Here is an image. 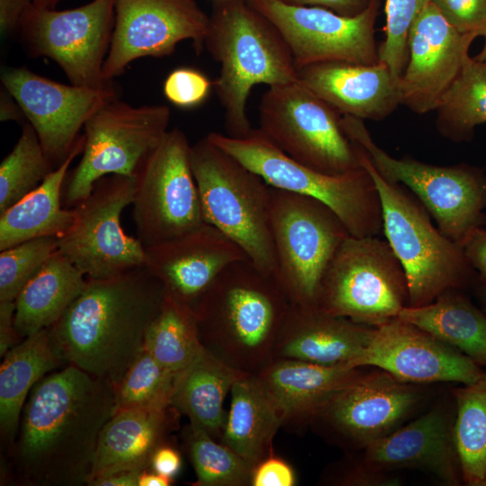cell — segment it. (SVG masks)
<instances>
[{"instance_id": "obj_1", "label": "cell", "mask_w": 486, "mask_h": 486, "mask_svg": "<svg viewBox=\"0 0 486 486\" xmlns=\"http://www.w3.org/2000/svg\"><path fill=\"white\" fill-rule=\"evenodd\" d=\"M115 412L114 387L74 365L43 377L23 407L14 445L26 485L87 484L101 432Z\"/></svg>"}, {"instance_id": "obj_2", "label": "cell", "mask_w": 486, "mask_h": 486, "mask_svg": "<svg viewBox=\"0 0 486 486\" xmlns=\"http://www.w3.org/2000/svg\"><path fill=\"white\" fill-rule=\"evenodd\" d=\"M166 292L146 266L85 289L49 330L64 362L115 387L143 350Z\"/></svg>"}, {"instance_id": "obj_3", "label": "cell", "mask_w": 486, "mask_h": 486, "mask_svg": "<svg viewBox=\"0 0 486 486\" xmlns=\"http://www.w3.org/2000/svg\"><path fill=\"white\" fill-rule=\"evenodd\" d=\"M293 305L275 275L244 258L220 272L194 311L204 348L237 370L257 374L274 359Z\"/></svg>"}, {"instance_id": "obj_4", "label": "cell", "mask_w": 486, "mask_h": 486, "mask_svg": "<svg viewBox=\"0 0 486 486\" xmlns=\"http://www.w3.org/2000/svg\"><path fill=\"white\" fill-rule=\"evenodd\" d=\"M204 47L220 64L213 87L228 136L253 130L247 102L254 86L298 81L291 50L275 26L247 0H214Z\"/></svg>"}, {"instance_id": "obj_5", "label": "cell", "mask_w": 486, "mask_h": 486, "mask_svg": "<svg viewBox=\"0 0 486 486\" xmlns=\"http://www.w3.org/2000/svg\"><path fill=\"white\" fill-rule=\"evenodd\" d=\"M356 148L361 166L369 172L378 191L382 233L407 277L408 306H423L447 291L468 286L474 276L473 268L462 245L435 227L430 214L406 187L383 179Z\"/></svg>"}, {"instance_id": "obj_6", "label": "cell", "mask_w": 486, "mask_h": 486, "mask_svg": "<svg viewBox=\"0 0 486 486\" xmlns=\"http://www.w3.org/2000/svg\"><path fill=\"white\" fill-rule=\"evenodd\" d=\"M190 161L203 218L235 242L263 272L276 275L270 225V185L206 136Z\"/></svg>"}, {"instance_id": "obj_7", "label": "cell", "mask_w": 486, "mask_h": 486, "mask_svg": "<svg viewBox=\"0 0 486 486\" xmlns=\"http://www.w3.org/2000/svg\"><path fill=\"white\" fill-rule=\"evenodd\" d=\"M206 137L270 186L310 196L328 205L350 235L373 237L382 233L380 197L374 181L364 166L341 175L322 173L287 156L259 129H253L245 138L217 132Z\"/></svg>"}, {"instance_id": "obj_8", "label": "cell", "mask_w": 486, "mask_h": 486, "mask_svg": "<svg viewBox=\"0 0 486 486\" xmlns=\"http://www.w3.org/2000/svg\"><path fill=\"white\" fill-rule=\"evenodd\" d=\"M341 127L386 181L409 189L436 220L459 243L482 225L486 210V173L467 164L441 166L410 158H396L373 140L364 121L347 114Z\"/></svg>"}, {"instance_id": "obj_9", "label": "cell", "mask_w": 486, "mask_h": 486, "mask_svg": "<svg viewBox=\"0 0 486 486\" xmlns=\"http://www.w3.org/2000/svg\"><path fill=\"white\" fill-rule=\"evenodd\" d=\"M408 305L407 277L388 241L349 235L324 274L315 309L378 327Z\"/></svg>"}, {"instance_id": "obj_10", "label": "cell", "mask_w": 486, "mask_h": 486, "mask_svg": "<svg viewBox=\"0 0 486 486\" xmlns=\"http://www.w3.org/2000/svg\"><path fill=\"white\" fill-rule=\"evenodd\" d=\"M270 225L275 276L294 305L316 308L324 274L350 233L322 202L272 186Z\"/></svg>"}, {"instance_id": "obj_11", "label": "cell", "mask_w": 486, "mask_h": 486, "mask_svg": "<svg viewBox=\"0 0 486 486\" xmlns=\"http://www.w3.org/2000/svg\"><path fill=\"white\" fill-rule=\"evenodd\" d=\"M170 118L166 105L132 106L118 96L100 106L84 126L81 158L67 175L63 206L75 207L104 176L135 177L168 130Z\"/></svg>"}, {"instance_id": "obj_12", "label": "cell", "mask_w": 486, "mask_h": 486, "mask_svg": "<svg viewBox=\"0 0 486 486\" xmlns=\"http://www.w3.org/2000/svg\"><path fill=\"white\" fill-rule=\"evenodd\" d=\"M333 106L301 82L268 86L259 104V130L297 162L328 175L362 167Z\"/></svg>"}, {"instance_id": "obj_13", "label": "cell", "mask_w": 486, "mask_h": 486, "mask_svg": "<svg viewBox=\"0 0 486 486\" xmlns=\"http://www.w3.org/2000/svg\"><path fill=\"white\" fill-rule=\"evenodd\" d=\"M191 147L182 130H168L135 176L132 219L145 248L205 223L191 166Z\"/></svg>"}, {"instance_id": "obj_14", "label": "cell", "mask_w": 486, "mask_h": 486, "mask_svg": "<svg viewBox=\"0 0 486 486\" xmlns=\"http://www.w3.org/2000/svg\"><path fill=\"white\" fill-rule=\"evenodd\" d=\"M135 188V177L109 175L73 207L74 221L58 238V250L86 278L105 279L145 266V247L121 223Z\"/></svg>"}, {"instance_id": "obj_15", "label": "cell", "mask_w": 486, "mask_h": 486, "mask_svg": "<svg viewBox=\"0 0 486 486\" xmlns=\"http://www.w3.org/2000/svg\"><path fill=\"white\" fill-rule=\"evenodd\" d=\"M115 0H93L58 11L32 6L18 30L31 57H46L64 71L70 84L89 88L112 86L104 76L114 26Z\"/></svg>"}, {"instance_id": "obj_16", "label": "cell", "mask_w": 486, "mask_h": 486, "mask_svg": "<svg viewBox=\"0 0 486 486\" xmlns=\"http://www.w3.org/2000/svg\"><path fill=\"white\" fill-rule=\"evenodd\" d=\"M268 19L287 43L297 69L314 63L379 62L374 24L378 0L355 16L316 6H293L277 0H247Z\"/></svg>"}, {"instance_id": "obj_17", "label": "cell", "mask_w": 486, "mask_h": 486, "mask_svg": "<svg viewBox=\"0 0 486 486\" xmlns=\"http://www.w3.org/2000/svg\"><path fill=\"white\" fill-rule=\"evenodd\" d=\"M424 398L419 385L378 369L363 373L336 392L310 424L339 444L361 451L402 426Z\"/></svg>"}, {"instance_id": "obj_18", "label": "cell", "mask_w": 486, "mask_h": 486, "mask_svg": "<svg viewBox=\"0 0 486 486\" xmlns=\"http://www.w3.org/2000/svg\"><path fill=\"white\" fill-rule=\"evenodd\" d=\"M115 19L104 76L112 81L132 61L171 55L190 40L197 55L204 48L208 16L194 0H115Z\"/></svg>"}, {"instance_id": "obj_19", "label": "cell", "mask_w": 486, "mask_h": 486, "mask_svg": "<svg viewBox=\"0 0 486 486\" xmlns=\"http://www.w3.org/2000/svg\"><path fill=\"white\" fill-rule=\"evenodd\" d=\"M0 77L4 88L22 107L55 168L76 146L88 118L118 96L113 86L96 89L65 85L23 67L4 68Z\"/></svg>"}, {"instance_id": "obj_20", "label": "cell", "mask_w": 486, "mask_h": 486, "mask_svg": "<svg viewBox=\"0 0 486 486\" xmlns=\"http://www.w3.org/2000/svg\"><path fill=\"white\" fill-rule=\"evenodd\" d=\"M374 366L411 384L477 381L484 370L432 334L395 318L374 327L357 367Z\"/></svg>"}, {"instance_id": "obj_21", "label": "cell", "mask_w": 486, "mask_h": 486, "mask_svg": "<svg viewBox=\"0 0 486 486\" xmlns=\"http://www.w3.org/2000/svg\"><path fill=\"white\" fill-rule=\"evenodd\" d=\"M474 39L458 32L429 2L409 32L408 63L400 77L402 104L419 114L436 110Z\"/></svg>"}, {"instance_id": "obj_22", "label": "cell", "mask_w": 486, "mask_h": 486, "mask_svg": "<svg viewBox=\"0 0 486 486\" xmlns=\"http://www.w3.org/2000/svg\"><path fill=\"white\" fill-rule=\"evenodd\" d=\"M145 250V266L163 284L166 294L193 310L226 266L248 258L235 242L206 222Z\"/></svg>"}, {"instance_id": "obj_23", "label": "cell", "mask_w": 486, "mask_h": 486, "mask_svg": "<svg viewBox=\"0 0 486 486\" xmlns=\"http://www.w3.org/2000/svg\"><path fill=\"white\" fill-rule=\"evenodd\" d=\"M454 413L446 404L403 424L362 449L361 457L385 472L414 469L433 475L447 486L463 484L454 438Z\"/></svg>"}, {"instance_id": "obj_24", "label": "cell", "mask_w": 486, "mask_h": 486, "mask_svg": "<svg viewBox=\"0 0 486 486\" xmlns=\"http://www.w3.org/2000/svg\"><path fill=\"white\" fill-rule=\"evenodd\" d=\"M298 81L342 114L380 121L402 104L400 78L382 62L326 61L298 68Z\"/></svg>"}, {"instance_id": "obj_25", "label": "cell", "mask_w": 486, "mask_h": 486, "mask_svg": "<svg viewBox=\"0 0 486 486\" xmlns=\"http://www.w3.org/2000/svg\"><path fill=\"white\" fill-rule=\"evenodd\" d=\"M374 327L293 305L281 333L275 358L327 366L357 367Z\"/></svg>"}, {"instance_id": "obj_26", "label": "cell", "mask_w": 486, "mask_h": 486, "mask_svg": "<svg viewBox=\"0 0 486 486\" xmlns=\"http://www.w3.org/2000/svg\"><path fill=\"white\" fill-rule=\"evenodd\" d=\"M361 368L275 358L255 374L277 408L283 425L310 424L336 392L361 376Z\"/></svg>"}, {"instance_id": "obj_27", "label": "cell", "mask_w": 486, "mask_h": 486, "mask_svg": "<svg viewBox=\"0 0 486 486\" xmlns=\"http://www.w3.org/2000/svg\"><path fill=\"white\" fill-rule=\"evenodd\" d=\"M172 408L115 411L101 432L87 485L117 472L150 469L154 452L173 425Z\"/></svg>"}, {"instance_id": "obj_28", "label": "cell", "mask_w": 486, "mask_h": 486, "mask_svg": "<svg viewBox=\"0 0 486 486\" xmlns=\"http://www.w3.org/2000/svg\"><path fill=\"white\" fill-rule=\"evenodd\" d=\"M82 134L69 157L30 194L0 212V251L44 236H62L72 225L73 208L62 203L63 186L72 161L84 148Z\"/></svg>"}, {"instance_id": "obj_29", "label": "cell", "mask_w": 486, "mask_h": 486, "mask_svg": "<svg viewBox=\"0 0 486 486\" xmlns=\"http://www.w3.org/2000/svg\"><path fill=\"white\" fill-rule=\"evenodd\" d=\"M204 348L198 357L176 375L171 406L184 413L190 425L213 438L221 437L227 412L224 400L233 383L243 374Z\"/></svg>"}, {"instance_id": "obj_30", "label": "cell", "mask_w": 486, "mask_h": 486, "mask_svg": "<svg viewBox=\"0 0 486 486\" xmlns=\"http://www.w3.org/2000/svg\"><path fill=\"white\" fill-rule=\"evenodd\" d=\"M282 417L255 374L240 376L230 389L221 442L253 468L271 454Z\"/></svg>"}, {"instance_id": "obj_31", "label": "cell", "mask_w": 486, "mask_h": 486, "mask_svg": "<svg viewBox=\"0 0 486 486\" xmlns=\"http://www.w3.org/2000/svg\"><path fill=\"white\" fill-rule=\"evenodd\" d=\"M87 278L58 250L27 283L14 301L20 338L50 328L86 287Z\"/></svg>"}, {"instance_id": "obj_32", "label": "cell", "mask_w": 486, "mask_h": 486, "mask_svg": "<svg viewBox=\"0 0 486 486\" xmlns=\"http://www.w3.org/2000/svg\"><path fill=\"white\" fill-rule=\"evenodd\" d=\"M63 364H67L49 328L23 338L4 356L0 365V429L5 441L14 442L23 407L35 384Z\"/></svg>"}, {"instance_id": "obj_33", "label": "cell", "mask_w": 486, "mask_h": 486, "mask_svg": "<svg viewBox=\"0 0 486 486\" xmlns=\"http://www.w3.org/2000/svg\"><path fill=\"white\" fill-rule=\"evenodd\" d=\"M398 318L421 328L481 366H486V314L461 290L447 291L423 306H407Z\"/></svg>"}, {"instance_id": "obj_34", "label": "cell", "mask_w": 486, "mask_h": 486, "mask_svg": "<svg viewBox=\"0 0 486 486\" xmlns=\"http://www.w3.org/2000/svg\"><path fill=\"white\" fill-rule=\"evenodd\" d=\"M454 438L463 484L486 486V370L475 382L452 391Z\"/></svg>"}, {"instance_id": "obj_35", "label": "cell", "mask_w": 486, "mask_h": 486, "mask_svg": "<svg viewBox=\"0 0 486 486\" xmlns=\"http://www.w3.org/2000/svg\"><path fill=\"white\" fill-rule=\"evenodd\" d=\"M144 348L176 375L188 367L204 349L194 310L166 294Z\"/></svg>"}, {"instance_id": "obj_36", "label": "cell", "mask_w": 486, "mask_h": 486, "mask_svg": "<svg viewBox=\"0 0 486 486\" xmlns=\"http://www.w3.org/2000/svg\"><path fill=\"white\" fill-rule=\"evenodd\" d=\"M436 111L440 134L453 141L472 140L475 127L486 123L484 65L468 56Z\"/></svg>"}, {"instance_id": "obj_37", "label": "cell", "mask_w": 486, "mask_h": 486, "mask_svg": "<svg viewBox=\"0 0 486 486\" xmlns=\"http://www.w3.org/2000/svg\"><path fill=\"white\" fill-rule=\"evenodd\" d=\"M55 169L33 127L26 122L0 164V212L30 194Z\"/></svg>"}, {"instance_id": "obj_38", "label": "cell", "mask_w": 486, "mask_h": 486, "mask_svg": "<svg viewBox=\"0 0 486 486\" xmlns=\"http://www.w3.org/2000/svg\"><path fill=\"white\" fill-rule=\"evenodd\" d=\"M186 446L197 486L251 485L254 468L225 444L206 431L191 425L186 430Z\"/></svg>"}, {"instance_id": "obj_39", "label": "cell", "mask_w": 486, "mask_h": 486, "mask_svg": "<svg viewBox=\"0 0 486 486\" xmlns=\"http://www.w3.org/2000/svg\"><path fill=\"white\" fill-rule=\"evenodd\" d=\"M175 380L176 374L143 348L114 387L115 411L172 407Z\"/></svg>"}, {"instance_id": "obj_40", "label": "cell", "mask_w": 486, "mask_h": 486, "mask_svg": "<svg viewBox=\"0 0 486 486\" xmlns=\"http://www.w3.org/2000/svg\"><path fill=\"white\" fill-rule=\"evenodd\" d=\"M58 238L29 239L0 252V302H14L27 283L58 250Z\"/></svg>"}, {"instance_id": "obj_41", "label": "cell", "mask_w": 486, "mask_h": 486, "mask_svg": "<svg viewBox=\"0 0 486 486\" xmlns=\"http://www.w3.org/2000/svg\"><path fill=\"white\" fill-rule=\"evenodd\" d=\"M431 0H386L385 40L378 47L379 61L400 78L408 63V37L412 22Z\"/></svg>"}, {"instance_id": "obj_42", "label": "cell", "mask_w": 486, "mask_h": 486, "mask_svg": "<svg viewBox=\"0 0 486 486\" xmlns=\"http://www.w3.org/2000/svg\"><path fill=\"white\" fill-rule=\"evenodd\" d=\"M213 82L193 68H177L164 81L163 93L174 105L192 108L202 104L209 96Z\"/></svg>"}, {"instance_id": "obj_43", "label": "cell", "mask_w": 486, "mask_h": 486, "mask_svg": "<svg viewBox=\"0 0 486 486\" xmlns=\"http://www.w3.org/2000/svg\"><path fill=\"white\" fill-rule=\"evenodd\" d=\"M444 18L464 35L486 36V0H431Z\"/></svg>"}, {"instance_id": "obj_44", "label": "cell", "mask_w": 486, "mask_h": 486, "mask_svg": "<svg viewBox=\"0 0 486 486\" xmlns=\"http://www.w3.org/2000/svg\"><path fill=\"white\" fill-rule=\"evenodd\" d=\"M328 476L329 482L337 485L398 486L402 483L394 472L373 467L361 455L338 463Z\"/></svg>"}, {"instance_id": "obj_45", "label": "cell", "mask_w": 486, "mask_h": 486, "mask_svg": "<svg viewBox=\"0 0 486 486\" xmlns=\"http://www.w3.org/2000/svg\"><path fill=\"white\" fill-rule=\"evenodd\" d=\"M295 482L296 475L291 465L270 454L255 466L251 486H293Z\"/></svg>"}, {"instance_id": "obj_46", "label": "cell", "mask_w": 486, "mask_h": 486, "mask_svg": "<svg viewBox=\"0 0 486 486\" xmlns=\"http://www.w3.org/2000/svg\"><path fill=\"white\" fill-rule=\"evenodd\" d=\"M471 266L478 271L486 284V225L475 228L462 243Z\"/></svg>"}, {"instance_id": "obj_47", "label": "cell", "mask_w": 486, "mask_h": 486, "mask_svg": "<svg viewBox=\"0 0 486 486\" xmlns=\"http://www.w3.org/2000/svg\"><path fill=\"white\" fill-rule=\"evenodd\" d=\"M293 6H316L331 10L344 16H355L362 13L371 0H277Z\"/></svg>"}, {"instance_id": "obj_48", "label": "cell", "mask_w": 486, "mask_h": 486, "mask_svg": "<svg viewBox=\"0 0 486 486\" xmlns=\"http://www.w3.org/2000/svg\"><path fill=\"white\" fill-rule=\"evenodd\" d=\"M182 459L179 452L166 443L158 446L151 457L150 470L170 479L180 472Z\"/></svg>"}, {"instance_id": "obj_49", "label": "cell", "mask_w": 486, "mask_h": 486, "mask_svg": "<svg viewBox=\"0 0 486 486\" xmlns=\"http://www.w3.org/2000/svg\"><path fill=\"white\" fill-rule=\"evenodd\" d=\"M32 4L33 0H0L1 35L18 30L22 15Z\"/></svg>"}, {"instance_id": "obj_50", "label": "cell", "mask_w": 486, "mask_h": 486, "mask_svg": "<svg viewBox=\"0 0 486 486\" xmlns=\"http://www.w3.org/2000/svg\"><path fill=\"white\" fill-rule=\"evenodd\" d=\"M14 302H0V356L17 345L18 336L14 327Z\"/></svg>"}, {"instance_id": "obj_51", "label": "cell", "mask_w": 486, "mask_h": 486, "mask_svg": "<svg viewBox=\"0 0 486 486\" xmlns=\"http://www.w3.org/2000/svg\"><path fill=\"white\" fill-rule=\"evenodd\" d=\"M146 471V470H145ZM141 470H125L92 482L91 486H139Z\"/></svg>"}, {"instance_id": "obj_52", "label": "cell", "mask_w": 486, "mask_h": 486, "mask_svg": "<svg viewBox=\"0 0 486 486\" xmlns=\"http://www.w3.org/2000/svg\"><path fill=\"white\" fill-rule=\"evenodd\" d=\"M26 119L24 112L14 99V97L5 89L0 92V120L1 122L14 121L24 122Z\"/></svg>"}, {"instance_id": "obj_53", "label": "cell", "mask_w": 486, "mask_h": 486, "mask_svg": "<svg viewBox=\"0 0 486 486\" xmlns=\"http://www.w3.org/2000/svg\"><path fill=\"white\" fill-rule=\"evenodd\" d=\"M172 482L173 479L148 469L140 474L139 486H169Z\"/></svg>"}, {"instance_id": "obj_54", "label": "cell", "mask_w": 486, "mask_h": 486, "mask_svg": "<svg viewBox=\"0 0 486 486\" xmlns=\"http://www.w3.org/2000/svg\"><path fill=\"white\" fill-rule=\"evenodd\" d=\"M60 0H33V5L38 8L53 9Z\"/></svg>"}, {"instance_id": "obj_55", "label": "cell", "mask_w": 486, "mask_h": 486, "mask_svg": "<svg viewBox=\"0 0 486 486\" xmlns=\"http://www.w3.org/2000/svg\"><path fill=\"white\" fill-rule=\"evenodd\" d=\"M484 38L485 42L482 51L476 57H474V58L481 63H486V36Z\"/></svg>"}, {"instance_id": "obj_56", "label": "cell", "mask_w": 486, "mask_h": 486, "mask_svg": "<svg viewBox=\"0 0 486 486\" xmlns=\"http://www.w3.org/2000/svg\"><path fill=\"white\" fill-rule=\"evenodd\" d=\"M482 301L486 308V284L481 289Z\"/></svg>"}, {"instance_id": "obj_57", "label": "cell", "mask_w": 486, "mask_h": 486, "mask_svg": "<svg viewBox=\"0 0 486 486\" xmlns=\"http://www.w3.org/2000/svg\"><path fill=\"white\" fill-rule=\"evenodd\" d=\"M482 225H486V213H485V216H484V220H483Z\"/></svg>"}, {"instance_id": "obj_58", "label": "cell", "mask_w": 486, "mask_h": 486, "mask_svg": "<svg viewBox=\"0 0 486 486\" xmlns=\"http://www.w3.org/2000/svg\"><path fill=\"white\" fill-rule=\"evenodd\" d=\"M484 65V67L486 68V63H482Z\"/></svg>"}]
</instances>
